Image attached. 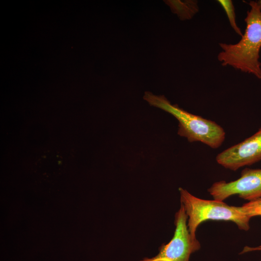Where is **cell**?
I'll list each match as a JSON object with an SVG mask.
<instances>
[{
	"mask_svg": "<svg viewBox=\"0 0 261 261\" xmlns=\"http://www.w3.org/2000/svg\"><path fill=\"white\" fill-rule=\"evenodd\" d=\"M245 18L244 33L234 44L220 43L218 59L223 66H231L261 79V0H251Z\"/></svg>",
	"mask_w": 261,
	"mask_h": 261,
	"instance_id": "6da1fadb",
	"label": "cell"
},
{
	"mask_svg": "<svg viewBox=\"0 0 261 261\" xmlns=\"http://www.w3.org/2000/svg\"><path fill=\"white\" fill-rule=\"evenodd\" d=\"M144 99L152 106L159 108L173 116L178 121L177 133L189 142H199L216 149L224 142L226 133L216 122L187 112L177 104H172L163 95L145 92Z\"/></svg>",
	"mask_w": 261,
	"mask_h": 261,
	"instance_id": "7a4b0ae2",
	"label": "cell"
},
{
	"mask_svg": "<svg viewBox=\"0 0 261 261\" xmlns=\"http://www.w3.org/2000/svg\"><path fill=\"white\" fill-rule=\"evenodd\" d=\"M180 202L188 218L187 226L193 239H197L196 231L198 226L208 220L230 221L238 228L247 231L250 218L244 214L239 207L230 206L222 201L207 200L197 198L182 188H179Z\"/></svg>",
	"mask_w": 261,
	"mask_h": 261,
	"instance_id": "3957f363",
	"label": "cell"
},
{
	"mask_svg": "<svg viewBox=\"0 0 261 261\" xmlns=\"http://www.w3.org/2000/svg\"><path fill=\"white\" fill-rule=\"evenodd\" d=\"M188 218L184 206L181 203L175 215L176 227L172 239L168 243L163 244L160 246L156 256L140 261H189L191 254L198 250L201 245L189 233L187 224Z\"/></svg>",
	"mask_w": 261,
	"mask_h": 261,
	"instance_id": "277c9868",
	"label": "cell"
},
{
	"mask_svg": "<svg viewBox=\"0 0 261 261\" xmlns=\"http://www.w3.org/2000/svg\"><path fill=\"white\" fill-rule=\"evenodd\" d=\"M208 191L214 200L219 201L235 194L249 201L257 199L261 197V169L245 168L238 179L216 182Z\"/></svg>",
	"mask_w": 261,
	"mask_h": 261,
	"instance_id": "5b68a950",
	"label": "cell"
},
{
	"mask_svg": "<svg viewBox=\"0 0 261 261\" xmlns=\"http://www.w3.org/2000/svg\"><path fill=\"white\" fill-rule=\"evenodd\" d=\"M216 160L232 171L261 160V127L251 136L218 154Z\"/></svg>",
	"mask_w": 261,
	"mask_h": 261,
	"instance_id": "8992f818",
	"label": "cell"
},
{
	"mask_svg": "<svg viewBox=\"0 0 261 261\" xmlns=\"http://www.w3.org/2000/svg\"><path fill=\"white\" fill-rule=\"evenodd\" d=\"M64 168L63 159L56 151L44 152L38 160L35 167L37 173L42 178L48 180L59 175Z\"/></svg>",
	"mask_w": 261,
	"mask_h": 261,
	"instance_id": "52a82bcc",
	"label": "cell"
},
{
	"mask_svg": "<svg viewBox=\"0 0 261 261\" xmlns=\"http://www.w3.org/2000/svg\"><path fill=\"white\" fill-rule=\"evenodd\" d=\"M165 2L172 12L176 14L181 20L192 18L199 10L197 0H165Z\"/></svg>",
	"mask_w": 261,
	"mask_h": 261,
	"instance_id": "ba28073f",
	"label": "cell"
},
{
	"mask_svg": "<svg viewBox=\"0 0 261 261\" xmlns=\"http://www.w3.org/2000/svg\"><path fill=\"white\" fill-rule=\"evenodd\" d=\"M217 2L224 11L231 27L235 33L241 37L243 33L236 23L235 9L232 1L231 0H218Z\"/></svg>",
	"mask_w": 261,
	"mask_h": 261,
	"instance_id": "9c48e42d",
	"label": "cell"
},
{
	"mask_svg": "<svg viewBox=\"0 0 261 261\" xmlns=\"http://www.w3.org/2000/svg\"><path fill=\"white\" fill-rule=\"evenodd\" d=\"M240 210L250 218L261 216V197L249 201L239 207Z\"/></svg>",
	"mask_w": 261,
	"mask_h": 261,
	"instance_id": "30bf717a",
	"label": "cell"
},
{
	"mask_svg": "<svg viewBox=\"0 0 261 261\" xmlns=\"http://www.w3.org/2000/svg\"><path fill=\"white\" fill-rule=\"evenodd\" d=\"M254 251H261V246L256 247H250L246 246L244 247L243 250L240 254H244L245 253Z\"/></svg>",
	"mask_w": 261,
	"mask_h": 261,
	"instance_id": "8fae6325",
	"label": "cell"
}]
</instances>
